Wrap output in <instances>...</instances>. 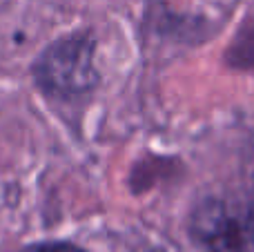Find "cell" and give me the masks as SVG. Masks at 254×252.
Wrapping results in <instances>:
<instances>
[{
	"label": "cell",
	"mask_w": 254,
	"mask_h": 252,
	"mask_svg": "<svg viewBox=\"0 0 254 252\" xmlns=\"http://www.w3.org/2000/svg\"><path fill=\"white\" fill-rule=\"evenodd\" d=\"M228 63L237 69L254 67V13L243 20L241 29L237 31L232 45L228 47Z\"/></svg>",
	"instance_id": "obj_3"
},
{
	"label": "cell",
	"mask_w": 254,
	"mask_h": 252,
	"mask_svg": "<svg viewBox=\"0 0 254 252\" xmlns=\"http://www.w3.org/2000/svg\"><path fill=\"white\" fill-rule=\"evenodd\" d=\"M20 252H89V250H85L78 244H71V241L49 239V241H36V244L25 246Z\"/></svg>",
	"instance_id": "obj_4"
},
{
	"label": "cell",
	"mask_w": 254,
	"mask_h": 252,
	"mask_svg": "<svg viewBox=\"0 0 254 252\" xmlns=\"http://www.w3.org/2000/svg\"><path fill=\"white\" fill-rule=\"evenodd\" d=\"M31 80L43 96L58 105L85 103L101 85L94 31H69L43 47L31 63Z\"/></svg>",
	"instance_id": "obj_1"
},
{
	"label": "cell",
	"mask_w": 254,
	"mask_h": 252,
	"mask_svg": "<svg viewBox=\"0 0 254 252\" xmlns=\"http://www.w3.org/2000/svg\"><path fill=\"white\" fill-rule=\"evenodd\" d=\"M188 228L201 252H254V190L201 199Z\"/></svg>",
	"instance_id": "obj_2"
}]
</instances>
